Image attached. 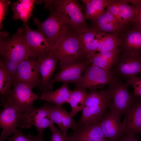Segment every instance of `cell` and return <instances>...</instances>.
Masks as SVG:
<instances>
[{
    "instance_id": "6da1fadb",
    "label": "cell",
    "mask_w": 141,
    "mask_h": 141,
    "mask_svg": "<svg viewBox=\"0 0 141 141\" xmlns=\"http://www.w3.org/2000/svg\"><path fill=\"white\" fill-rule=\"evenodd\" d=\"M52 53L59 61L60 69L74 63L89 60L78 33L68 35L57 42Z\"/></svg>"
},
{
    "instance_id": "7a4b0ae2",
    "label": "cell",
    "mask_w": 141,
    "mask_h": 141,
    "mask_svg": "<svg viewBox=\"0 0 141 141\" xmlns=\"http://www.w3.org/2000/svg\"><path fill=\"white\" fill-rule=\"evenodd\" d=\"M45 7L62 17L78 33H80L89 28L81 8L73 0L45 1Z\"/></svg>"
},
{
    "instance_id": "3957f363",
    "label": "cell",
    "mask_w": 141,
    "mask_h": 141,
    "mask_svg": "<svg viewBox=\"0 0 141 141\" xmlns=\"http://www.w3.org/2000/svg\"><path fill=\"white\" fill-rule=\"evenodd\" d=\"M51 12L44 21L40 22L37 18L34 17L33 22L37 27L38 31L44 35L54 46L67 36L78 33L62 17L56 13Z\"/></svg>"
},
{
    "instance_id": "277c9868",
    "label": "cell",
    "mask_w": 141,
    "mask_h": 141,
    "mask_svg": "<svg viewBox=\"0 0 141 141\" xmlns=\"http://www.w3.org/2000/svg\"><path fill=\"white\" fill-rule=\"evenodd\" d=\"M107 89L111 97L110 110L120 117L136 103L135 100L129 92L126 83L115 75L109 84Z\"/></svg>"
},
{
    "instance_id": "5b68a950",
    "label": "cell",
    "mask_w": 141,
    "mask_h": 141,
    "mask_svg": "<svg viewBox=\"0 0 141 141\" xmlns=\"http://www.w3.org/2000/svg\"><path fill=\"white\" fill-rule=\"evenodd\" d=\"M13 85V89L6 98L1 99L2 102L8 103L21 114H25L33 106L38 96L33 92L32 87L25 83L15 80Z\"/></svg>"
},
{
    "instance_id": "8992f818",
    "label": "cell",
    "mask_w": 141,
    "mask_h": 141,
    "mask_svg": "<svg viewBox=\"0 0 141 141\" xmlns=\"http://www.w3.org/2000/svg\"><path fill=\"white\" fill-rule=\"evenodd\" d=\"M1 33L0 53L2 58L20 63L31 56L25 43L17 30L15 34L5 38L7 33Z\"/></svg>"
},
{
    "instance_id": "52a82bcc",
    "label": "cell",
    "mask_w": 141,
    "mask_h": 141,
    "mask_svg": "<svg viewBox=\"0 0 141 141\" xmlns=\"http://www.w3.org/2000/svg\"><path fill=\"white\" fill-rule=\"evenodd\" d=\"M17 30L24 39L31 57L37 59L52 53L54 44L39 31L31 30L27 25Z\"/></svg>"
},
{
    "instance_id": "ba28073f",
    "label": "cell",
    "mask_w": 141,
    "mask_h": 141,
    "mask_svg": "<svg viewBox=\"0 0 141 141\" xmlns=\"http://www.w3.org/2000/svg\"><path fill=\"white\" fill-rule=\"evenodd\" d=\"M54 123L46 102L40 108L33 106L26 113L20 114L17 127L28 128L32 125L37 130L38 134H43L44 130L49 128Z\"/></svg>"
},
{
    "instance_id": "9c48e42d",
    "label": "cell",
    "mask_w": 141,
    "mask_h": 141,
    "mask_svg": "<svg viewBox=\"0 0 141 141\" xmlns=\"http://www.w3.org/2000/svg\"><path fill=\"white\" fill-rule=\"evenodd\" d=\"M115 75L111 70H105L91 64L80 79L75 83V87L89 90L102 88L109 84Z\"/></svg>"
},
{
    "instance_id": "30bf717a",
    "label": "cell",
    "mask_w": 141,
    "mask_h": 141,
    "mask_svg": "<svg viewBox=\"0 0 141 141\" xmlns=\"http://www.w3.org/2000/svg\"><path fill=\"white\" fill-rule=\"evenodd\" d=\"M121 52L110 70L117 76L127 80L141 73V54Z\"/></svg>"
},
{
    "instance_id": "8fae6325",
    "label": "cell",
    "mask_w": 141,
    "mask_h": 141,
    "mask_svg": "<svg viewBox=\"0 0 141 141\" xmlns=\"http://www.w3.org/2000/svg\"><path fill=\"white\" fill-rule=\"evenodd\" d=\"M38 64L40 80L37 87L42 93L51 91L50 79L56 68L58 59L51 53L37 58Z\"/></svg>"
},
{
    "instance_id": "7c38bea8",
    "label": "cell",
    "mask_w": 141,
    "mask_h": 141,
    "mask_svg": "<svg viewBox=\"0 0 141 141\" xmlns=\"http://www.w3.org/2000/svg\"><path fill=\"white\" fill-rule=\"evenodd\" d=\"M3 109L0 113V126L2 130L0 141H5L17 130L21 114L11 105L5 102H2Z\"/></svg>"
},
{
    "instance_id": "4fadbf2b",
    "label": "cell",
    "mask_w": 141,
    "mask_h": 141,
    "mask_svg": "<svg viewBox=\"0 0 141 141\" xmlns=\"http://www.w3.org/2000/svg\"><path fill=\"white\" fill-rule=\"evenodd\" d=\"M15 80L25 83L33 88L38 87L40 78L37 59L31 57L21 62L19 66Z\"/></svg>"
},
{
    "instance_id": "5bb4252c",
    "label": "cell",
    "mask_w": 141,
    "mask_h": 141,
    "mask_svg": "<svg viewBox=\"0 0 141 141\" xmlns=\"http://www.w3.org/2000/svg\"><path fill=\"white\" fill-rule=\"evenodd\" d=\"M91 64L89 60H88L68 66L61 69L50 80V83L52 85L57 82L75 83L80 79L84 71Z\"/></svg>"
},
{
    "instance_id": "9a60e30c",
    "label": "cell",
    "mask_w": 141,
    "mask_h": 141,
    "mask_svg": "<svg viewBox=\"0 0 141 141\" xmlns=\"http://www.w3.org/2000/svg\"><path fill=\"white\" fill-rule=\"evenodd\" d=\"M120 118L116 113L110 110L99 121L100 125L106 138L116 141L123 135Z\"/></svg>"
},
{
    "instance_id": "2e32d148",
    "label": "cell",
    "mask_w": 141,
    "mask_h": 141,
    "mask_svg": "<svg viewBox=\"0 0 141 141\" xmlns=\"http://www.w3.org/2000/svg\"><path fill=\"white\" fill-rule=\"evenodd\" d=\"M125 115L122 122L123 135L135 136L141 127V99L136 102Z\"/></svg>"
},
{
    "instance_id": "e0dca14e",
    "label": "cell",
    "mask_w": 141,
    "mask_h": 141,
    "mask_svg": "<svg viewBox=\"0 0 141 141\" xmlns=\"http://www.w3.org/2000/svg\"><path fill=\"white\" fill-rule=\"evenodd\" d=\"M69 83H63L62 85L57 90L42 93L39 98V99L52 103L57 106H62L67 103L71 90L68 88Z\"/></svg>"
},
{
    "instance_id": "ac0fdd59",
    "label": "cell",
    "mask_w": 141,
    "mask_h": 141,
    "mask_svg": "<svg viewBox=\"0 0 141 141\" xmlns=\"http://www.w3.org/2000/svg\"><path fill=\"white\" fill-rule=\"evenodd\" d=\"M71 134L76 137L89 141H97L106 138L100 125L99 121L86 124L73 131Z\"/></svg>"
},
{
    "instance_id": "d6986e66",
    "label": "cell",
    "mask_w": 141,
    "mask_h": 141,
    "mask_svg": "<svg viewBox=\"0 0 141 141\" xmlns=\"http://www.w3.org/2000/svg\"><path fill=\"white\" fill-rule=\"evenodd\" d=\"M35 0H20L11 4L14 20H21L24 26L32 15Z\"/></svg>"
},
{
    "instance_id": "ffe728a7",
    "label": "cell",
    "mask_w": 141,
    "mask_h": 141,
    "mask_svg": "<svg viewBox=\"0 0 141 141\" xmlns=\"http://www.w3.org/2000/svg\"><path fill=\"white\" fill-rule=\"evenodd\" d=\"M120 46L121 51L141 54V30L134 27L128 32Z\"/></svg>"
},
{
    "instance_id": "44dd1931",
    "label": "cell",
    "mask_w": 141,
    "mask_h": 141,
    "mask_svg": "<svg viewBox=\"0 0 141 141\" xmlns=\"http://www.w3.org/2000/svg\"><path fill=\"white\" fill-rule=\"evenodd\" d=\"M99 32L95 27L88 28L79 33L82 45L88 59L96 53L98 46L97 34Z\"/></svg>"
},
{
    "instance_id": "7402d4cb",
    "label": "cell",
    "mask_w": 141,
    "mask_h": 141,
    "mask_svg": "<svg viewBox=\"0 0 141 141\" xmlns=\"http://www.w3.org/2000/svg\"><path fill=\"white\" fill-rule=\"evenodd\" d=\"M88 93L86 89L81 87H75L71 90L67 103L70 105L72 110L70 114L72 117L81 111L85 107V101Z\"/></svg>"
},
{
    "instance_id": "603a6c76",
    "label": "cell",
    "mask_w": 141,
    "mask_h": 141,
    "mask_svg": "<svg viewBox=\"0 0 141 141\" xmlns=\"http://www.w3.org/2000/svg\"><path fill=\"white\" fill-rule=\"evenodd\" d=\"M86 5L84 17L85 19L95 20L104 12L109 0H81Z\"/></svg>"
},
{
    "instance_id": "cb8c5ba5",
    "label": "cell",
    "mask_w": 141,
    "mask_h": 141,
    "mask_svg": "<svg viewBox=\"0 0 141 141\" xmlns=\"http://www.w3.org/2000/svg\"><path fill=\"white\" fill-rule=\"evenodd\" d=\"M97 37L98 40L97 51L99 52L118 48L121 44L122 40L116 33L105 34L99 32Z\"/></svg>"
},
{
    "instance_id": "d4e9b609",
    "label": "cell",
    "mask_w": 141,
    "mask_h": 141,
    "mask_svg": "<svg viewBox=\"0 0 141 141\" xmlns=\"http://www.w3.org/2000/svg\"><path fill=\"white\" fill-rule=\"evenodd\" d=\"M86 99L85 106H92L107 104H111V96L107 89L98 91L90 89Z\"/></svg>"
},
{
    "instance_id": "484cf974",
    "label": "cell",
    "mask_w": 141,
    "mask_h": 141,
    "mask_svg": "<svg viewBox=\"0 0 141 141\" xmlns=\"http://www.w3.org/2000/svg\"><path fill=\"white\" fill-rule=\"evenodd\" d=\"M14 78L9 72L0 60V93L1 99L6 98L11 90V87L15 81Z\"/></svg>"
},
{
    "instance_id": "4316f807",
    "label": "cell",
    "mask_w": 141,
    "mask_h": 141,
    "mask_svg": "<svg viewBox=\"0 0 141 141\" xmlns=\"http://www.w3.org/2000/svg\"><path fill=\"white\" fill-rule=\"evenodd\" d=\"M116 2L124 25L129 22H133L136 11V8L129 5L127 0L116 1Z\"/></svg>"
},
{
    "instance_id": "83f0119b",
    "label": "cell",
    "mask_w": 141,
    "mask_h": 141,
    "mask_svg": "<svg viewBox=\"0 0 141 141\" xmlns=\"http://www.w3.org/2000/svg\"><path fill=\"white\" fill-rule=\"evenodd\" d=\"M94 21L96 26L95 27L99 32L105 34H117L121 31L107 18L104 12Z\"/></svg>"
},
{
    "instance_id": "f1b7e54d",
    "label": "cell",
    "mask_w": 141,
    "mask_h": 141,
    "mask_svg": "<svg viewBox=\"0 0 141 141\" xmlns=\"http://www.w3.org/2000/svg\"><path fill=\"white\" fill-rule=\"evenodd\" d=\"M89 60L91 64L106 70H110L115 63L114 62L102 58L98 53H95L91 56Z\"/></svg>"
},
{
    "instance_id": "f546056e",
    "label": "cell",
    "mask_w": 141,
    "mask_h": 141,
    "mask_svg": "<svg viewBox=\"0 0 141 141\" xmlns=\"http://www.w3.org/2000/svg\"><path fill=\"white\" fill-rule=\"evenodd\" d=\"M81 111V116L79 122L77 123V129L76 130L86 124L96 122H95L94 120L89 107L85 106Z\"/></svg>"
},
{
    "instance_id": "4dcf8cb0",
    "label": "cell",
    "mask_w": 141,
    "mask_h": 141,
    "mask_svg": "<svg viewBox=\"0 0 141 141\" xmlns=\"http://www.w3.org/2000/svg\"><path fill=\"white\" fill-rule=\"evenodd\" d=\"M111 104H107L89 107L95 122H97L100 121L103 117L107 109L110 107Z\"/></svg>"
},
{
    "instance_id": "1f68e13d",
    "label": "cell",
    "mask_w": 141,
    "mask_h": 141,
    "mask_svg": "<svg viewBox=\"0 0 141 141\" xmlns=\"http://www.w3.org/2000/svg\"><path fill=\"white\" fill-rule=\"evenodd\" d=\"M126 83L127 86L132 87L134 97L141 96V77L133 76L127 80Z\"/></svg>"
},
{
    "instance_id": "d6a6232c",
    "label": "cell",
    "mask_w": 141,
    "mask_h": 141,
    "mask_svg": "<svg viewBox=\"0 0 141 141\" xmlns=\"http://www.w3.org/2000/svg\"><path fill=\"white\" fill-rule=\"evenodd\" d=\"M136 9L135 17L133 21L134 27L141 30V0H127Z\"/></svg>"
},
{
    "instance_id": "836d02e7",
    "label": "cell",
    "mask_w": 141,
    "mask_h": 141,
    "mask_svg": "<svg viewBox=\"0 0 141 141\" xmlns=\"http://www.w3.org/2000/svg\"><path fill=\"white\" fill-rule=\"evenodd\" d=\"M107 7L123 27L124 26V22L121 16L120 11L116 1L109 0V3Z\"/></svg>"
},
{
    "instance_id": "e575fe53",
    "label": "cell",
    "mask_w": 141,
    "mask_h": 141,
    "mask_svg": "<svg viewBox=\"0 0 141 141\" xmlns=\"http://www.w3.org/2000/svg\"><path fill=\"white\" fill-rule=\"evenodd\" d=\"M0 60L7 71L14 78L15 80L17 73L18 68L20 62H13L2 58Z\"/></svg>"
},
{
    "instance_id": "d590c367",
    "label": "cell",
    "mask_w": 141,
    "mask_h": 141,
    "mask_svg": "<svg viewBox=\"0 0 141 141\" xmlns=\"http://www.w3.org/2000/svg\"><path fill=\"white\" fill-rule=\"evenodd\" d=\"M121 51L120 49L117 48L110 50L100 52L98 53L102 58L115 63L119 54Z\"/></svg>"
},
{
    "instance_id": "8d00e7d4",
    "label": "cell",
    "mask_w": 141,
    "mask_h": 141,
    "mask_svg": "<svg viewBox=\"0 0 141 141\" xmlns=\"http://www.w3.org/2000/svg\"><path fill=\"white\" fill-rule=\"evenodd\" d=\"M51 132L50 141H68L67 136H66L61 131L58 129L54 125L49 127Z\"/></svg>"
},
{
    "instance_id": "74e56055",
    "label": "cell",
    "mask_w": 141,
    "mask_h": 141,
    "mask_svg": "<svg viewBox=\"0 0 141 141\" xmlns=\"http://www.w3.org/2000/svg\"><path fill=\"white\" fill-rule=\"evenodd\" d=\"M10 3L8 0H1L0 1V28H2L3 21L5 18V16L7 14L8 8Z\"/></svg>"
},
{
    "instance_id": "f35d334b",
    "label": "cell",
    "mask_w": 141,
    "mask_h": 141,
    "mask_svg": "<svg viewBox=\"0 0 141 141\" xmlns=\"http://www.w3.org/2000/svg\"><path fill=\"white\" fill-rule=\"evenodd\" d=\"M7 141H31L29 136L25 135L21 128L17 129L13 133V136L8 138Z\"/></svg>"
},
{
    "instance_id": "ab89813d",
    "label": "cell",
    "mask_w": 141,
    "mask_h": 141,
    "mask_svg": "<svg viewBox=\"0 0 141 141\" xmlns=\"http://www.w3.org/2000/svg\"><path fill=\"white\" fill-rule=\"evenodd\" d=\"M104 13L107 18L117 28L121 30L123 27L121 25L118 21L113 15L107 8L105 10Z\"/></svg>"
},
{
    "instance_id": "60d3db41",
    "label": "cell",
    "mask_w": 141,
    "mask_h": 141,
    "mask_svg": "<svg viewBox=\"0 0 141 141\" xmlns=\"http://www.w3.org/2000/svg\"><path fill=\"white\" fill-rule=\"evenodd\" d=\"M120 137L119 141H139L136 137L135 136L128 134H124Z\"/></svg>"
},
{
    "instance_id": "b9f144b4",
    "label": "cell",
    "mask_w": 141,
    "mask_h": 141,
    "mask_svg": "<svg viewBox=\"0 0 141 141\" xmlns=\"http://www.w3.org/2000/svg\"><path fill=\"white\" fill-rule=\"evenodd\" d=\"M28 136L31 141H45L43 137V134H38L37 136H34L29 133Z\"/></svg>"
},
{
    "instance_id": "7bdbcfd3",
    "label": "cell",
    "mask_w": 141,
    "mask_h": 141,
    "mask_svg": "<svg viewBox=\"0 0 141 141\" xmlns=\"http://www.w3.org/2000/svg\"><path fill=\"white\" fill-rule=\"evenodd\" d=\"M67 139L68 141H89L86 139H80L76 137L71 134L68 136H67Z\"/></svg>"
},
{
    "instance_id": "ee69618b",
    "label": "cell",
    "mask_w": 141,
    "mask_h": 141,
    "mask_svg": "<svg viewBox=\"0 0 141 141\" xmlns=\"http://www.w3.org/2000/svg\"><path fill=\"white\" fill-rule=\"evenodd\" d=\"M97 141H110V140H109L107 138H104Z\"/></svg>"
},
{
    "instance_id": "f6af8a7d",
    "label": "cell",
    "mask_w": 141,
    "mask_h": 141,
    "mask_svg": "<svg viewBox=\"0 0 141 141\" xmlns=\"http://www.w3.org/2000/svg\"><path fill=\"white\" fill-rule=\"evenodd\" d=\"M138 133L141 134V127L139 129Z\"/></svg>"
},
{
    "instance_id": "bcb514c9",
    "label": "cell",
    "mask_w": 141,
    "mask_h": 141,
    "mask_svg": "<svg viewBox=\"0 0 141 141\" xmlns=\"http://www.w3.org/2000/svg\"><path fill=\"white\" fill-rule=\"evenodd\" d=\"M110 141H115V140H110Z\"/></svg>"
}]
</instances>
